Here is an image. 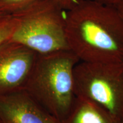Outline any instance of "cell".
I'll list each match as a JSON object with an SVG mask.
<instances>
[{"label":"cell","instance_id":"13","mask_svg":"<svg viewBox=\"0 0 123 123\" xmlns=\"http://www.w3.org/2000/svg\"><path fill=\"white\" fill-rule=\"evenodd\" d=\"M4 15H5V14H1V13H0V17H2L4 16Z\"/></svg>","mask_w":123,"mask_h":123},{"label":"cell","instance_id":"1","mask_svg":"<svg viewBox=\"0 0 123 123\" xmlns=\"http://www.w3.org/2000/svg\"><path fill=\"white\" fill-rule=\"evenodd\" d=\"M66 34L80 61L123 62V19L115 7L79 0L67 11Z\"/></svg>","mask_w":123,"mask_h":123},{"label":"cell","instance_id":"5","mask_svg":"<svg viewBox=\"0 0 123 123\" xmlns=\"http://www.w3.org/2000/svg\"><path fill=\"white\" fill-rule=\"evenodd\" d=\"M38 54L7 40L0 44V95L25 89Z\"/></svg>","mask_w":123,"mask_h":123},{"label":"cell","instance_id":"3","mask_svg":"<svg viewBox=\"0 0 123 123\" xmlns=\"http://www.w3.org/2000/svg\"><path fill=\"white\" fill-rule=\"evenodd\" d=\"M11 15L15 27L10 41L38 54L70 50L66 34L67 10L55 0H38Z\"/></svg>","mask_w":123,"mask_h":123},{"label":"cell","instance_id":"7","mask_svg":"<svg viewBox=\"0 0 123 123\" xmlns=\"http://www.w3.org/2000/svg\"><path fill=\"white\" fill-rule=\"evenodd\" d=\"M59 123H119L95 102L76 96L70 111Z\"/></svg>","mask_w":123,"mask_h":123},{"label":"cell","instance_id":"4","mask_svg":"<svg viewBox=\"0 0 123 123\" xmlns=\"http://www.w3.org/2000/svg\"><path fill=\"white\" fill-rule=\"evenodd\" d=\"M76 96L87 98L123 121V62H78L74 69Z\"/></svg>","mask_w":123,"mask_h":123},{"label":"cell","instance_id":"11","mask_svg":"<svg viewBox=\"0 0 123 123\" xmlns=\"http://www.w3.org/2000/svg\"><path fill=\"white\" fill-rule=\"evenodd\" d=\"M94 1L105 5L115 6L121 0H94Z\"/></svg>","mask_w":123,"mask_h":123},{"label":"cell","instance_id":"15","mask_svg":"<svg viewBox=\"0 0 123 123\" xmlns=\"http://www.w3.org/2000/svg\"><path fill=\"white\" fill-rule=\"evenodd\" d=\"M0 123H1V122H0Z\"/></svg>","mask_w":123,"mask_h":123},{"label":"cell","instance_id":"6","mask_svg":"<svg viewBox=\"0 0 123 123\" xmlns=\"http://www.w3.org/2000/svg\"><path fill=\"white\" fill-rule=\"evenodd\" d=\"M1 123H59L25 89L0 95Z\"/></svg>","mask_w":123,"mask_h":123},{"label":"cell","instance_id":"12","mask_svg":"<svg viewBox=\"0 0 123 123\" xmlns=\"http://www.w3.org/2000/svg\"><path fill=\"white\" fill-rule=\"evenodd\" d=\"M113 7L116 8L118 13L119 14V15L123 19V0H121Z\"/></svg>","mask_w":123,"mask_h":123},{"label":"cell","instance_id":"10","mask_svg":"<svg viewBox=\"0 0 123 123\" xmlns=\"http://www.w3.org/2000/svg\"><path fill=\"white\" fill-rule=\"evenodd\" d=\"M66 10H69L78 4L79 0H55Z\"/></svg>","mask_w":123,"mask_h":123},{"label":"cell","instance_id":"9","mask_svg":"<svg viewBox=\"0 0 123 123\" xmlns=\"http://www.w3.org/2000/svg\"><path fill=\"white\" fill-rule=\"evenodd\" d=\"M15 27V21L11 15L0 17V44L10 39Z\"/></svg>","mask_w":123,"mask_h":123},{"label":"cell","instance_id":"2","mask_svg":"<svg viewBox=\"0 0 123 123\" xmlns=\"http://www.w3.org/2000/svg\"><path fill=\"white\" fill-rule=\"evenodd\" d=\"M79 62L70 50L38 54L25 88L59 122L68 114L76 98L74 69Z\"/></svg>","mask_w":123,"mask_h":123},{"label":"cell","instance_id":"8","mask_svg":"<svg viewBox=\"0 0 123 123\" xmlns=\"http://www.w3.org/2000/svg\"><path fill=\"white\" fill-rule=\"evenodd\" d=\"M38 0H0V13L12 15Z\"/></svg>","mask_w":123,"mask_h":123},{"label":"cell","instance_id":"14","mask_svg":"<svg viewBox=\"0 0 123 123\" xmlns=\"http://www.w3.org/2000/svg\"><path fill=\"white\" fill-rule=\"evenodd\" d=\"M120 123H123V121H121V122H120Z\"/></svg>","mask_w":123,"mask_h":123}]
</instances>
